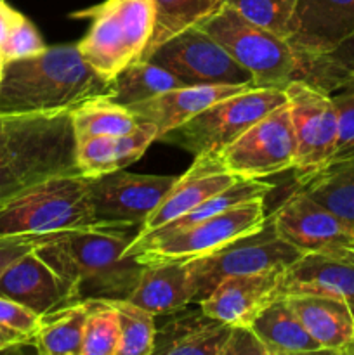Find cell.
I'll return each instance as SVG.
<instances>
[{
  "instance_id": "6da1fadb",
  "label": "cell",
  "mask_w": 354,
  "mask_h": 355,
  "mask_svg": "<svg viewBox=\"0 0 354 355\" xmlns=\"http://www.w3.org/2000/svg\"><path fill=\"white\" fill-rule=\"evenodd\" d=\"M134 236L127 227L89 225L56 232L37 253L65 279L71 302L120 300L130 297L144 267L125 255Z\"/></svg>"
},
{
  "instance_id": "7a4b0ae2",
  "label": "cell",
  "mask_w": 354,
  "mask_h": 355,
  "mask_svg": "<svg viewBox=\"0 0 354 355\" xmlns=\"http://www.w3.org/2000/svg\"><path fill=\"white\" fill-rule=\"evenodd\" d=\"M113 82L103 78L76 44L47 47L31 58L3 62L0 113L71 110L96 97H110Z\"/></svg>"
},
{
  "instance_id": "3957f363",
  "label": "cell",
  "mask_w": 354,
  "mask_h": 355,
  "mask_svg": "<svg viewBox=\"0 0 354 355\" xmlns=\"http://www.w3.org/2000/svg\"><path fill=\"white\" fill-rule=\"evenodd\" d=\"M69 111L0 113V201L51 177L78 173Z\"/></svg>"
},
{
  "instance_id": "277c9868",
  "label": "cell",
  "mask_w": 354,
  "mask_h": 355,
  "mask_svg": "<svg viewBox=\"0 0 354 355\" xmlns=\"http://www.w3.org/2000/svg\"><path fill=\"white\" fill-rule=\"evenodd\" d=\"M198 28L248 69L255 87L285 89L294 80L309 82L314 58L298 54L287 38L250 23L228 3H222Z\"/></svg>"
},
{
  "instance_id": "5b68a950",
  "label": "cell",
  "mask_w": 354,
  "mask_h": 355,
  "mask_svg": "<svg viewBox=\"0 0 354 355\" xmlns=\"http://www.w3.org/2000/svg\"><path fill=\"white\" fill-rule=\"evenodd\" d=\"M89 19L85 37L76 42L80 54L103 78L115 76L135 61H142L156 23L155 0H104L69 14Z\"/></svg>"
},
{
  "instance_id": "8992f818",
  "label": "cell",
  "mask_w": 354,
  "mask_h": 355,
  "mask_svg": "<svg viewBox=\"0 0 354 355\" xmlns=\"http://www.w3.org/2000/svg\"><path fill=\"white\" fill-rule=\"evenodd\" d=\"M90 177L58 175L0 201V234H56L99 225L90 203Z\"/></svg>"
},
{
  "instance_id": "52a82bcc",
  "label": "cell",
  "mask_w": 354,
  "mask_h": 355,
  "mask_svg": "<svg viewBox=\"0 0 354 355\" xmlns=\"http://www.w3.org/2000/svg\"><path fill=\"white\" fill-rule=\"evenodd\" d=\"M287 103L283 89L252 87L217 101L186 123L172 128L158 141L183 148L196 156H215L231 146L243 132Z\"/></svg>"
},
{
  "instance_id": "ba28073f",
  "label": "cell",
  "mask_w": 354,
  "mask_h": 355,
  "mask_svg": "<svg viewBox=\"0 0 354 355\" xmlns=\"http://www.w3.org/2000/svg\"><path fill=\"white\" fill-rule=\"evenodd\" d=\"M266 218L264 198H253L196 222L183 231L153 239L135 250L130 257H134L141 266L187 262L208 255L242 236L259 231L266 224Z\"/></svg>"
},
{
  "instance_id": "9c48e42d",
  "label": "cell",
  "mask_w": 354,
  "mask_h": 355,
  "mask_svg": "<svg viewBox=\"0 0 354 355\" xmlns=\"http://www.w3.org/2000/svg\"><path fill=\"white\" fill-rule=\"evenodd\" d=\"M301 255L302 252L278 234L273 220L267 217L259 231L242 236L208 255L184 262L194 286L193 304L205 300L226 277L287 269Z\"/></svg>"
},
{
  "instance_id": "30bf717a",
  "label": "cell",
  "mask_w": 354,
  "mask_h": 355,
  "mask_svg": "<svg viewBox=\"0 0 354 355\" xmlns=\"http://www.w3.org/2000/svg\"><path fill=\"white\" fill-rule=\"evenodd\" d=\"M294 127L288 104H281L246 128L217 155L224 170L243 180H262L295 166Z\"/></svg>"
},
{
  "instance_id": "8fae6325",
  "label": "cell",
  "mask_w": 354,
  "mask_h": 355,
  "mask_svg": "<svg viewBox=\"0 0 354 355\" xmlns=\"http://www.w3.org/2000/svg\"><path fill=\"white\" fill-rule=\"evenodd\" d=\"M292 127L295 134V180L323 168L333 159L337 148V111L332 94L304 80L285 87Z\"/></svg>"
},
{
  "instance_id": "7c38bea8",
  "label": "cell",
  "mask_w": 354,
  "mask_h": 355,
  "mask_svg": "<svg viewBox=\"0 0 354 355\" xmlns=\"http://www.w3.org/2000/svg\"><path fill=\"white\" fill-rule=\"evenodd\" d=\"M146 61L183 80L186 85H253L248 69L236 62L201 28L191 26L163 42Z\"/></svg>"
},
{
  "instance_id": "4fadbf2b",
  "label": "cell",
  "mask_w": 354,
  "mask_h": 355,
  "mask_svg": "<svg viewBox=\"0 0 354 355\" xmlns=\"http://www.w3.org/2000/svg\"><path fill=\"white\" fill-rule=\"evenodd\" d=\"M278 234L302 253L349 257L354 253V227L309 198L301 187L269 215Z\"/></svg>"
},
{
  "instance_id": "5bb4252c",
  "label": "cell",
  "mask_w": 354,
  "mask_h": 355,
  "mask_svg": "<svg viewBox=\"0 0 354 355\" xmlns=\"http://www.w3.org/2000/svg\"><path fill=\"white\" fill-rule=\"evenodd\" d=\"M176 180L177 177L142 175L124 170L96 177L90 184L96 222L111 227H141Z\"/></svg>"
},
{
  "instance_id": "9a60e30c",
  "label": "cell",
  "mask_w": 354,
  "mask_h": 355,
  "mask_svg": "<svg viewBox=\"0 0 354 355\" xmlns=\"http://www.w3.org/2000/svg\"><path fill=\"white\" fill-rule=\"evenodd\" d=\"M354 37V0H297L287 42L298 54H335Z\"/></svg>"
},
{
  "instance_id": "2e32d148",
  "label": "cell",
  "mask_w": 354,
  "mask_h": 355,
  "mask_svg": "<svg viewBox=\"0 0 354 355\" xmlns=\"http://www.w3.org/2000/svg\"><path fill=\"white\" fill-rule=\"evenodd\" d=\"M283 270L273 269L226 277L198 304V307L226 324L252 326L260 312L278 300Z\"/></svg>"
},
{
  "instance_id": "e0dca14e",
  "label": "cell",
  "mask_w": 354,
  "mask_h": 355,
  "mask_svg": "<svg viewBox=\"0 0 354 355\" xmlns=\"http://www.w3.org/2000/svg\"><path fill=\"white\" fill-rule=\"evenodd\" d=\"M238 180L242 179L222 168L217 155L196 156L187 172L177 177L176 184L163 196L155 211L142 222L134 238H142V236L163 227L180 215L187 214L191 208L198 207L201 201L228 189Z\"/></svg>"
},
{
  "instance_id": "ac0fdd59",
  "label": "cell",
  "mask_w": 354,
  "mask_h": 355,
  "mask_svg": "<svg viewBox=\"0 0 354 355\" xmlns=\"http://www.w3.org/2000/svg\"><path fill=\"white\" fill-rule=\"evenodd\" d=\"M0 297L10 298L38 315H47L73 304L68 284L37 250L16 260L0 276Z\"/></svg>"
},
{
  "instance_id": "d6986e66",
  "label": "cell",
  "mask_w": 354,
  "mask_h": 355,
  "mask_svg": "<svg viewBox=\"0 0 354 355\" xmlns=\"http://www.w3.org/2000/svg\"><path fill=\"white\" fill-rule=\"evenodd\" d=\"M292 295H319L354 304V260L302 253L281 274L278 300Z\"/></svg>"
},
{
  "instance_id": "ffe728a7",
  "label": "cell",
  "mask_w": 354,
  "mask_h": 355,
  "mask_svg": "<svg viewBox=\"0 0 354 355\" xmlns=\"http://www.w3.org/2000/svg\"><path fill=\"white\" fill-rule=\"evenodd\" d=\"M248 89H252V85H184L127 107L134 113L137 121L155 125L158 130V141L167 132L186 123L217 101Z\"/></svg>"
},
{
  "instance_id": "44dd1931",
  "label": "cell",
  "mask_w": 354,
  "mask_h": 355,
  "mask_svg": "<svg viewBox=\"0 0 354 355\" xmlns=\"http://www.w3.org/2000/svg\"><path fill=\"white\" fill-rule=\"evenodd\" d=\"M285 300L323 352L354 354V315L349 302L319 295H292Z\"/></svg>"
},
{
  "instance_id": "7402d4cb",
  "label": "cell",
  "mask_w": 354,
  "mask_h": 355,
  "mask_svg": "<svg viewBox=\"0 0 354 355\" xmlns=\"http://www.w3.org/2000/svg\"><path fill=\"white\" fill-rule=\"evenodd\" d=\"M233 326L210 318L203 311L177 314L156 331L158 355H222Z\"/></svg>"
},
{
  "instance_id": "603a6c76",
  "label": "cell",
  "mask_w": 354,
  "mask_h": 355,
  "mask_svg": "<svg viewBox=\"0 0 354 355\" xmlns=\"http://www.w3.org/2000/svg\"><path fill=\"white\" fill-rule=\"evenodd\" d=\"M194 286L184 262H163L142 267L141 277L127 300L153 315L183 312L193 304Z\"/></svg>"
},
{
  "instance_id": "cb8c5ba5",
  "label": "cell",
  "mask_w": 354,
  "mask_h": 355,
  "mask_svg": "<svg viewBox=\"0 0 354 355\" xmlns=\"http://www.w3.org/2000/svg\"><path fill=\"white\" fill-rule=\"evenodd\" d=\"M250 328L255 331L267 355H302L323 352L319 343L312 338L294 314L285 298L273 302L260 312Z\"/></svg>"
},
{
  "instance_id": "d4e9b609",
  "label": "cell",
  "mask_w": 354,
  "mask_h": 355,
  "mask_svg": "<svg viewBox=\"0 0 354 355\" xmlns=\"http://www.w3.org/2000/svg\"><path fill=\"white\" fill-rule=\"evenodd\" d=\"M297 186L354 227V155L330 162L298 180Z\"/></svg>"
},
{
  "instance_id": "484cf974",
  "label": "cell",
  "mask_w": 354,
  "mask_h": 355,
  "mask_svg": "<svg viewBox=\"0 0 354 355\" xmlns=\"http://www.w3.org/2000/svg\"><path fill=\"white\" fill-rule=\"evenodd\" d=\"M273 189V184L264 182V180H238L236 184L229 186L228 189L221 191V193L214 194L208 200L201 201L198 207L191 208L187 214L180 215L176 220L169 222L163 227L156 229V231L149 232V234L142 236V238H134L132 243L128 245V248L125 250V255L130 257L135 250L141 248L146 243L153 241L156 238H162V236L172 234V232L183 231V229L189 227V225L196 224V222L205 220V218L212 217V215H217L221 211L228 210V208L235 207V205L243 203V201L253 200V198H266V194Z\"/></svg>"
},
{
  "instance_id": "4316f807",
  "label": "cell",
  "mask_w": 354,
  "mask_h": 355,
  "mask_svg": "<svg viewBox=\"0 0 354 355\" xmlns=\"http://www.w3.org/2000/svg\"><path fill=\"white\" fill-rule=\"evenodd\" d=\"M87 300L73 302L42 315V324L33 336V347L42 355H82Z\"/></svg>"
},
{
  "instance_id": "83f0119b",
  "label": "cell",
  "mask_w": 354,
  "mask_h": 355,
  "mask_svg": "<svg viewBox=\"0 0 354 355\" xmlns=\"http://www.w3.org/2000/svg\"><path fill=\"white\" fill-rule=\"evenodd\" d=\"M184 85L186 83L169 69L151 61H135L115 76L110 99L121 106H132Z\"/></svg>"
},
{
  "instance_id": "f1b7e54d",
  "label": "cell",
  "mask_w": 354,
  "mask_h": 355,
  "mask_svg": "<svg viewBox=\"0 0 354 355\" xmlns=\"http://www.w3.org/2000/svg\"><path fill=\"white\" fill-rule=\"evenodd\" d=\"M75 142L82 139L110 135L118 137L137 125L134 113L127 106L115 103L110 97H96L76 104L69 111Z\"/></svg>"
},
{
  "instance_id": "f546056e",
  "label": "cell",
  "mask_w": 354,
  "mask_h": 355,
  "mask_svg": "<svg viewBox=\"0 0 354 355\" xmlns=\"http://www.w3.org/2000/svg\"><path fill=\"white\" fill-rule=\"evenodd\" d=\"M222 3L224 0H155V31L142 55V61H146L163 42L172 38L174 35L191 26H198Z\"/></svg>"
},
{
  "instance_id": "4dcf8cb0",
  "label": "cell",
  "mask_w": 354,
  "mask_h": 355,
  "mask_svg": "<svg viewBox=\"0 0 354 355\" xmlns=\"http://www.w3.org/2000/svg\"><path fill=\"white\" fill-rule=\"evenodd\" d=\"M120 318V340L117 355H151L155 350V315L127 298L110 300Z\"/></svg>"
},
{
  "instance_id": "1f68e13d",
  "label": "cell",
  "mask_w": 354,
  "mask_h": 355,
  "mask_svg": "<svg viewBox=\"0 0 354 355\" xmlns=\"http://www.w3.org/2000/svg\"><path fill=\"white\" fill-rule=\"evenodd\" d=\"M85 319L82 355H117L120 340V318L110 300L90 298Z\"/></svg>"
},
{
  "instance_id": "d6a6232c",
  "label": "cell",
  "mask_w": 354,
  "mask_h": 355,
  "mask_svg": "<svg viewBox=\"0 0 354 355\" xmlns=\"http://www.w3.org/2000/svg\"><path fill=\"white\" fill-rule=\"evenodd\" d=\"M295 2L297 0H224L246 21L283 38L287 37Z\"/></svg>"
},
{
  "instance_id": "836d02e7",
  "label": "cell",
  "mask_w": 354,
  "mask_h": 355,
  "mask_svg": "<svg viewBox=\"0 0 354 355\" xmlns=\"http://www.w3.org/2000/svg\"><path fill=\"white\" fill-rule=\"evenodd\" d=\"M75 165L80 175L96 177L117 172V149L115 137L97 135L75 142Z\"/></svg>"
},
{
  "instance_id": "e575fe53",
  "label": "cell",
  "mask_w": 354,
  "mask_h": 355,
  "mask_svg": "<svg viewBox=\"0 0 354 355\" xmlns=\"http://www.w3.org/2000/svg\"><path fill=\"white\" fill-rule=\"evenodd\" d=\"M45 49H47V45L44 44L37 28L28 17L21 14L14 23L10 33L7 35L6 42L0 45V55H2L3 62H7L14 61V59L31 58V55L44 52Z\"/></svg>"
},
{
  "instance_id": "d590c367",
  "label": "cell",
  "mask_w": 354,
  "mask_h": 355,
  "mask_svg": "<svg viewBox=\"0 0 354 355\" xmlns=\"http://www.w3.org/2000/svg\"><path fill=\"white\" fill-rule=\"evenodd\" d=\"M337 111V148L332 162L354 155V82L332 94Z\"/></svg>"
},
{
  "instance_id": "8d00e7d4",
  "label": "cell",
  "mask_w": 354,
  "mask_h": 355,
  "mask_svg": "<svg viewBox=\"0 0 354 355\" xmlns=\"http://www.w3.org/2000/svg\"><path fill=\"white\" fill-rule=\"evenodd\" d=\"M158 137V130L153 123L148 121H137L130 132L115 137V149H117V165L118 170L137 162L146 149L153 144Z\"/></svg>"
},
{
  "instance_id": "74e56055",
  "label": "cell",
  "mask_w": 354,
  "mask_h": 355,
  "mask_svg": "<svg viewBox=\"0 0 354 355\" xmlns=\"http://www.w3.org/2000/svg\"><path fill=\"white\" fill-rule=\"evenodd\" d=\"M52 234H0V276L16 260L44 245Z\"/></svg>"
},
{
  "instance_id": "f35d334b",
  "label": "cell",
  "mask_w": 354,
  "mask_h": 355,
  "mask_svg": "<svg viewBox=\"0 0 354 355\" xmlns=\"http://www.w3.org/2000/svg\"><path fill=\"white\" fill-rule=\"evenodd\" d=\"M0 324L16 329L33 340V336L40 329L42 315L35 314L33 311L10 298L0 297Z\"/></svg>"
},
{
  "instance_id": "ab89813d",
  "label": "cell",
  "mask_w": 354,
  "mask_h": 355,
  "mask_svg": "<svg viewBox=\"0 0 354 355\" xmlns=\"http://www.w3.org/2000/svg\"><path fill=\"white\" fill-rule=\"evenodd\" d=\"M222 355H267V350L250 326H233Z\"/></svg>"
},
{
  "instance_id": "60d3db41",
  "label": "cell",
  "mask_w": 354,
  "mask_h": 355,
  "mask_svg": "<svg viewBox=\"0 0 354 355\" xmlns=\"http://www.w3.org/2000/svg\"><path fill=\"white\" fill-rule=\"evenodd\" d=\"M24 345H33V340L16 329L0 324V347H7V349H12L14 352H19L21 347Z\"/></svg>"
},
{
  "instance_id": "b9f144b4",
  "label": "cell",
  "mask_w": 354,
  "mask_h": 355,
  "mask_svg": "<svg viewBox=\"0 0 354 355\" xmlns=\"http://www.w3.org/2000/svg\"><path fill=\"white\" fill-rule=\"evenodd\" d=\"M21 16V12L14 10L6 0H0V45L6 42L7 35L12 30L14 23L17 21V17Z\"/></svg>"
},
{
  "instance_id": "7bdbcfd3",
  "label": "cell",
  "mask_w": 354,
  "mask_h": 355,
  "mask_svg": "<svg viewBox=\"0 0 354 355\" xmlns=\"http://www.w3.org/2000/svg\"><path fill=\"white\" fill-rule=\"evenodd\" d=\"M335 54L340 55V58H342L344 61H347V62H349V64L354 66V37L351 38V40L347 42V44H344L342 47H340L339 51L335 52Z\"/></svg>"
},
{
  "instance_id": "ee69618b",
  "label": "cell",
  "mask_w": 354,
  "mask_h": 355,
  "mask_svg": "<svg viewBox=\"0 0 354 355\" xmlns=\"http://www.w3.org/2000/svg\"><path fill=\"white\" fill-rule=\"evenodd\" d=\"M0 352H14L12 349H7V347H0Z\"/></svg>"
},
{
  "instance_id": "f6af8a7d",
  "label": "cell",
  "mask_w": 354,
  "mask_h": 355,
  "mask_svg": "<svg viewBox=\"0 0 354 355\" xmlns=\"http://www.w3.org/2000/svg\"><path fill=\"white\" fill-rule=\"evenodd\" d=\"M344 259H349V260H354V253H353V255H349V257H344Z\"/></svg>"
},
{
  "instance_id": "bcb514c9",
  "label": "cell",
  "mask_w": 354,
  "mask_h": 355,
  "mask_svg": "<svg viewBox=\"0 0 354 355\" xmlns=\"http://www.w3.org/2000/svg\"><path fill=\"white\" fill-rule=\"evenodd\" d=\"M3 66V59H2V55H0V68H2Z\"/></svg>"
},
{
  "instance_id": "7dc6e473",
  "label": "cell",
  "mask_w": 354,
  "mask_h": 355,
  "mask_svg": "<svg viewBox=\"0 0 354 355\" xmlns=\"http://www.w3.org/2000/svg\"><path fill=\"white\" fill-rule=\"evenodd\" d=\"M351 311H353V315H354V304H351Z\"/></svg>"
},
{
  "instance_id": "c3c4849f",
  "label": "cell",
  "mask_w": 354,
  "mask_h": 355,
  "mask_svg": "<svg viewBox=\"0 0 354 355\" xmlns=\"http://www.w3.org/2000/svg\"><path fill=\"white\" fill-rule=\"evenodd\" d=\"M2 68H3V66H2ZM2 68H0V78H2Z\"/></svg>"
}]
</instances>
